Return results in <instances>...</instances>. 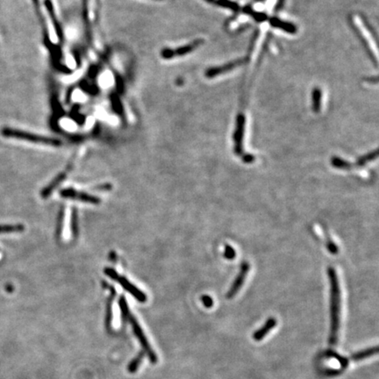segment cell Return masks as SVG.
Wrapping results in <instances>:
<instances>
[{"label": "cell", "mask_w": 379, "mask_h": 379, "mask_svg": "<svg viewBox=\"0 0 379 379\" xmlns=\"http://www.w3.org/2000/svg\"><path fill=\"white\" fill-rule=\"evenodd\" d=\"M328 275L330 283V314L331 328L329 334V346L334 348L338 344L340 326V290L336 271L333 267H328Z\"/></svg>", "instance_id": "1"}, {"label": "cell", "mask_w": 379, "mask_h": 379, "mask_svg": "<svg viewBox=\"0 0 379 379\" xmlns=\"http://www.w3.org/2000/svg\"><path fill=\"white\" fill-rule=\"evenodd\" d=\"M111 319H112V309H111V302L109 301L108 304H107V310H106V326L110 327L111 325Z\"/></svg>", "instance_id": "22"}, {"label": "cell", "mask_w": 379, "mask_h": 379, "mask_svg": "<svg viewBox=\"0 0 379 379\" xmlns=\"http://www.w3.org/2000/svg\"><path fill=\"white\" fill-rule=\"evenodd\" d=\"M217 5L222 6V7H226L229 9L233 10V11H238L239 10V6L237 4L231 2L229 0H217Z\"/></svg>", "instance_id": "20"}, {"label": "cell", "mask_w": 379, "mask_h": 379, "mask_svg": "<svg viewBox=\"0 0 379 379\" xmlns=\"http://www.w3.org/2000/svg\"><path fill=\"white\" fill-rule=\"evenodd\" d=\"M244 134V118L240 116L238 118L237 127L235 130V152L237 156H242V141H243Z\"/></svg>", "instance_id": "7"}, {"label": "cell", "mask_w": 379, "mask_h": 379, "mask_svg": "<svg viewBox=\"0 0 379 379\" xmlns=\"http://www.w3.org/2000/svg\"><path fill=\"white\" fill-rule=\"evenodd\" d=\"M320 90L319 89H314L313 93V109L314 111H318L320 106Z\"/></svg>", "instance_id": "19"}, {"label": "cell", "mask_w": 379, "mask_h": 379, "mask_svg": "<svg viewBox=\"0 0 379 379\" xmlns=\"http://www.w3.org/2000/svg\"><path fill=\"white\" fill-rule=\"evenodd\" d=\"M271 23L274 27L282 28L283 30H286V32H289V33H295L296 32V28H295L294 26H292V24H289V23L283 22V21H279L277 18H272Z\"/></svg>", "instance_id": "13"}, {"label": "cell", "mask_w": 379, "mask_h": 379, "mask_svg": "<svg viewBox=\"0 0 379 379\" xmlns=\"http://www.w3.org/2000/svg\"><path fill=\"white\" fill-rule=\"evenodd\" d=\"M127 320L130 322V324L132 326V331H134V333L136 334V336L137 337V339H138L139 342L141 343L142 349L144 350L145 354H147L151 363L156 364L157 362V354L155 353V351H154L152 348H151L150 345H149L148 340H147V338L145 336L144 333L142 331L141 326L139 325L137 319H136V318H135V317L130 313V315L128 316V318H127Z\"/></svg>", "instance_id": "4"}, {"label": "cell", "mask_w": 379, "mask_h": 379, "mask_svg": "<svg viewBox=\"0 0 379 379\" xmlns=\"http://www.w3.org/2000/svg\"><path fill=\"white\" fill-rule=\"evenodd\" d=\"M45 5L46 6H47V8H48V12H49V13H50V15H51L52 20H53V22H54V26H55V29L58 30V33H59V36H62V32H61L60 27H59V25H58V21H56V18H55V17H54V12H53V6H52V4L49 0H46L45 1Z\"/></svg>", "instance_id": "18"}, {"label": "cell", "mask_w": 379, "mask_h": 379, "mask_svg": "<svg viewBox=\"0 0 379 379\" xmlns=\"http://www.w3.org/2000/svg\"><path fill=\"white\" fill-rule=\"evenodd\" d=\"M144 355V352L139 353L138 355L136 358H134V360L130 363L129 365H128V370H129L131 373H135L136 370H137L139 366H140V364H141L142 360H143Z\"/></svg>", "instance_id": "16"}, {"label": "cell", "mask_w": 379, "mask_h": 379, "mask_svg": "<svg viewBox=\"0 0 379 379\" xmlns=\"http://www.w3.org/2000/svg\"><path fill=\"white\" fill-rule=\"evenodd\" d=\"M250 263L248 262H243L241 265V270L238 274L237 277L235 278L234 283L232 285L230 289L226 293V298L231 299L234 298L235 295L237 294L238 292L241 290V286H243L244 281L247 277L248 273L250 271Z\"/></svg>", "instance_id": "5"}, {"label": "cell", "mask_w": 379, "mask_h": 379, "mask_svg": "<svg viewBox=\"0 0 379 379\" xmlns=\"http://www.w3.org/2000/svg\"><path fill=\"white\" fill-rule=\"evenodd\" d=\"M236 254H235V250H234V248L231 247L230 245H226L225 246V250H224V256L229 260H233L235 258Z\"/></svg>", "instance_id": "21"}, {"label": "cell", "mask_w": 379, "mask_h": 379, "mask_svg": "<svg viewBox=\"0 0 379 379\" xmlns=\"http://www.w3.org/2000/svg\"><path fill=\"white\" fill-rule=\"evenodd\" d=\"M276 326H277V319L273 318V317L269 318V319L265 321L264 325L262 326V328L257 329V330L253 334V339L256 340V342H260V340H263L265 336H266V335H267V334H268L274 328H276Z\"/></svg>", "instance_id": "8"}, {"label": "cell", "mask_w": 379, "mask_h": 379, "mask_svg": "<svg viewBox=\"0 0 379 379\" xmlns=\"http://www.w3.org/2000/svg\"><path fill=\"white\" fill-rule=\"evenodd\" d=\"M1 135L6 138H15L20 140H25L27 142H34V143H42V144L53 145L58 146L61 144L59 140L48 138L45 136H37L31 132H25L22 130L13 129L9 127H5L1 131Z\"/></svg>", "instance_id": "2"}, {"label": "cell", "mask_w": 379, "mask_h": 379, "mask_svg": "<svg viewBox=\"0 0 379 379\" xmlns=\"http://www.w3.org/2000/svg\"><path fill=\"white\" fill-rule=\"evenodd\" d=\"M242 160H243L244 163H252L253 161L255 160V157L250 155V154H247V155H243Z\"/></svg>", "instance_id": "25"}, {"label": "cell", "mask_w": 379, "mask_h": 379, "mask_svg": "<svg viewBox=\"0 0 379 379\" xmlns=\"http://www.w3.org/2000/svg\"><path fill=\"white\" fill-rule=\"evenodd\" d=\"M119 305H120V307H121L122 318H123L124 320H127V318L130 315V311L128 306H127V303H126V299L123 297L121 298V299L119 301Z\"/></svg>", "instance_id": "17"}, {"label": "cell", "mask_w": 379, "mask_h": 379, "mask_svg": "<svg viewBox=\"0 0 379 379\" xmlns=\"http://www.w3.org/2000/svg\"><path fill=\"white\" fill-rule=\"evenodd\" d=\"M258 1H260V0H258Z\"/></svg>", "instance_id": "27"}, {"label": "cell", "mask_w": 379, "mask_h": 379, "mask_svg": "<svg viewBox=\"0 0 379 379\" xmlns=\"http://www.w3.org/2000/svg\"><path fill=\"white\" fill-rule=\"evenodd\" d=\"M6 291L8 292H12L13 291L12 286H6Z\"/></svg>", "instance_id": "26"}, {"label": "cell", "mask_w": 379, "mask_h": 379, "mask_svg": "<svg viewBox=\"0 0 379 379\" xmlns=\"http://www.w3.org/2000/svg\"><path fill=\"white\" fill-rule=\"evenodd\" d=\"M105 273L110 278L115 280L118 283H120L124 289L126 290V292H129L130 294L132 295V297H135L137 300L142 302V303H144L145 301L147 300V296L142 291H140L136 286H134L132 283H130L126 277L119 275L113 269H105Z\"/></svg>", "instance_id": "3"}, {"label": "cell", "mask_w": 379, "mask_h": 379, "mask_svg": "<svg viewBox=\"0 0 379 379\" xmlns=\"http://www.w3.org/2000/svg\"><path fill=\"white\" fill-rule=\"evenodd\" d=\"M332 165L335 167V168H340V169H350V168L353 167L351 163L347 162L345 160L342 159V158H339V157H334L332 159Z\"/></svg>", "instance_id": "14"}, {"label": "cell", "mask_w": 379, "mask_h": 379, "mask_svg": "<svg viewBox=\"0 0 379 379\" xmlns=\"http://www.w3.org/2000/svg\"><path fill=\"white\" fill-rule=\"evenodd\" d=\"M201 300L202 302H203L204 306H205V307H207V308L214 306V300H213V298H211L210 296H208V295L203 296L201 298Z\"/></svg>", "instance_id": "24"}, {"label": "cell", "mask_w": 379, "mask_h": 379, "mask_svg": "<svg viewBox=\"0 0 379 379\" xmlns=\"http://www.w3.org/2000/svg\"><path fill=\"white\" fill-rule=\"evenodd\" d=\"M198 45H199V42H194L193 44H191V45L184 46V47H182V48H178L176 50L165 49V50H163L162 52V55H163V58H167V59L168 58H174L176 55H182V54H187V53L192 51Z\"/></svg>", "instance_id": "9"}, {"label": "cell", "mask_w": 379, "mask_h": 379, "mask_svg": "<svg viewBox=\"0 0 379 379\" xmlns=\"http://www.w3.org/2000/svg\"><path fill=\"white\" fill-rule=\"evenodd\" d=\"M65 178H66V174H64V173H61V174L56 176V177L52 180L50 184H48L45 188H43V190L42 191V193H41L42 198H43V199H47L48 196L50 195V194L53 193V191H54V190L55 189L59 184H60L61 182L65 179Z\"/></svg>", "instance_id": "10"}, {"label": "cell", "mask_w": 379, "mask_h": 379, "mask_svg": "<svg viewBox=\"0 0 379 379\" xmlns=\"http://www.w3.org/2000/svg\"><path fill=\"white\" fill-rule=\"evenodd\" d=\"M25 230V226L22 224L15 225H0V235L4 234H12V233H21Z\"/></svg>", "instance_id": "12"}, {"label": "cell", "mask_w": 379, "mask_h": 379, "mask_svg": "<svg viewBox=\"0 0 379 379\" xmlns=\"http://www.w3.org/2000/svg\"><path fill=\"white\" fill-rule=\"evenodd\" d=\"M61 195L63 196V198H66V199H75V200H79V201L95 204V205L100 203V199L95 197V196L90 195V194L82 193V192H77L75 190L69 189H69L63 190L61 192Z\"/></svg>", "instance_id": "6"}, {"label": "cell", "mask_w": 379, "mask_h": 379, "mask_svg": "<svg viewBox=\"0 0 379 379\" xmlns=\"http://www.w3.org/2000/svg\"><path fill=\"white\" fill-rule=\"evenodd\" d=\"M377 157V151L375 150L374 152H370L368 155H365L364 157H360L356 162V166L359 167H364L369 162L372 160L376 159Z\"/></svg>", "instance_id": "15"}, {"label": "cell", "mask_w": 379, "mask_h": 379, "mask_svg": "<svg viewBox=\"0 0 379 379\" xmlns=\"http://www.w3.org/2000/svg\"><path fill=\"white\" fill-rule=\"evenodd\" d=\"M377 353H378V347H370V348H368V349H364V350H361L359 352L353 354L351 355V360L355 362L362 361V360H364L366 358L376 355Z\"/></svg>", "instance_id": "11"}, {"label": "cell", "mask_w": 379, "mask_h": 379, "mask_svg": "<svg viewBox=\"0 0 379 379\" xmlns=\"http://www.w3.org/2000/svg\"><path fill=\"white\" fill-rule=\"evenodd\" d=\"M71 229H72L73 235H77L78 234V216H77L75 212H73Z\"/></svg>", "instance_id": "23"}]
</instances>
